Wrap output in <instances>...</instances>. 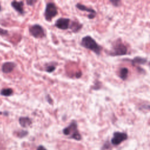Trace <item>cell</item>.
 Listing matches in <instances>:
<instances>
[{
	"label": "cell",
	"mask_w": 150,
	"mask_h": 150,
	"mask_svg": "<svg viewBox=\"0 0 150 150\" xmlns=\"http://www.w3.org/2000/svg\"><path fill=\"white\" fill-rule=\"evenodd\" d=\"M107 54L113 57L124 56L128 54V48L121 38H118L112 43L111 49Z\"/></svg>",
	"instance_id": "6da1fadb"
},
{
	"label": "cell",
	"mask_w": 150,
	"mask_h": 150,
	"mask_svg": "<svg viewBox=\"0 0 150 150\" xmlns=\"http://www.w3.org/2000/svg\"><path fill=\"white\" fill-rule=\"evenodd\" d=\"M81 45L85 49L92 51L97 56L100 55L103 50V47L90 35L83 37L81 42Z\"/></svg>",
	"instance_id": "7a4b0ae2"
},
{
	"label": "cell",
	"mask_w": 150,
	"mask_h": 150,
	"mask_svg": "<svg viewBox=\"0 0 150 150\" xmlns=\"http://www.w3.org/2000/svg\"><path fill=\"white\" fill-rule=\"evenodd\" d=\"M64 135L69 136L72 139L77 141L82 140V136L78 129V124L76 121H73L67 127L63 130Z\"/></svg>",
	"instance_id": "3957f363"
},
{
	"label": "cell",
	"mask_w": 150,
	"mask_h": 150,
	"mask_svg": "<svg viewBox=\"0 0 150 150\" xmlns=\"http://www.w3.org/2000/svg\"><path fill=\"white\" fill-rule=\"evenodd\" d=\"M58 14V9L56 4L53 3H48L46 5L44 12V17L45 20L48 22H51L53 18Z\"/></svg>",
	"instance_id": "277c9868"
},
{
	"label": "cell",
	"mask_w": 150,
	"mask_h": 150,
	"mask_svg": "<svg viewBox=\"0 0 150 150\" xmlns=\"http://www.w3.org/2000/svg\"><path fill=\"white\" fill-rule=\"evenodd\" d=\"M30 34L36 39H42L46 37V33L44 28L39 24H34L29 28Z\"/></svg>",
	"instance_id": "5b68a950"
},
{
	"label": "cell",
	"mask_w": 150,
	"mask_h": 150,
	"mask_svg": "<svg viewBox=\"0 0 150 150\" xmlns=\"http://www.w3.org/2000/svg\"><path fill=\"white\" fill-rule=\"evenodd\" d=\"M128 138V135L125 133L115 132L113 134V137L111 140V142L114 145H119L123 141H126Z\"/></svg>",
	"instance_id": "8992f818"
},
{
	"label": "cell",
	"mask_w": 150,
	"mask_h": 150,
	"mask_svg": "<svg viewBox=\"0 0 150 150\" xmlns=\"http://www.w3.org/2000/svg\"><path fill=\"white\" fill-rule=\"evenodd\" d=\"M70 19L67 18H59L55 23V26L61 30H67L69 28Z\"/></svg>",
	"instance_id": "52a82bcc"
},
{
	"label": "cell",
	"mask_w": 150,
	"mask_h": 150,
	"mask_svg": "<svg viewBox=\"0 0 150 150\" xmlns=\"http://www.w3.org/2000/svg\"><path fill=\"white\" fill-rule=\"evenodd\" d=\"M131 63L133 66L139 67V65H145L148 62V60L145 58L141 56H136L130 60Z\"/></svg>",
	"instance_id": "ba28073f"
},
{
	"label": "cell",
	"mask_w": 150,
	"mask_h": 150,
	"mask_svg": "<svg viewBox=\"0 0 150 150\" xmlns=\"http://www.w3.org/2000/svg\"><path fill=\"white\" fill-rule=\"evenodd\" d=\"M24 2L23 1H14L11 3V6L12 8L19 14L21 15H24L25 14V11L24 10Z\"/></svg>",
	"instance_id": "9c48e42d"
},
{
	"label": "cell",
	"mask_w": 150,
	"mask_h": 150,
	"mask_svg": "<svg viewBox=\"0 0 150 150\" xmlns=\"http://www.w3.org/2000/svg\"><path fill=\"white\" fill-rule=\"evenodd\" d=\"M17 65L12 62L4 63L2 66V71L4 73H10L15 68Z\"/></svg>",
	"instance_id": "30bf717a"
},
{
	"label": "cell",
	"mask_w": 150,
	"mask_h": 150,
	"mask_svg": "<svg viewBox=\"0 0 150 150\" xmlns=\"http://www.w3.org/2000/svg\"><path fill=\"white\" fill-rule=\"evenodd\" d=\"M83 26V25L82 24L79 23L76 21H72L71 24H70L69 29H70L74 33H78L82 29Z\"/></svg>",
	"instance_id": "8fae6325"
},
{
	"label": "cell",
	"mask_w": 150,
	"mask_h": 150,
	"mask_svg": "<svg viewBox=\"0 0 150 150\" xmlns=\"http://www.w3.org/2000/svg\"><path fill=\"white\" fill-rule=\"evenodd\" d=\"M76 7L80 11H85V12H89L90 14H94V15H96L97 12L96 11L91 8L88 7L86 6H84L81 3H77L76 5Z\"/></svg>",
	"instance_id": "7c38bea8"
},
{
	"label": "cell",
	"mask_w": 150,
	"mask_h": 150,
	"mask_svg": "<svg viewBox=\"0 0 150 150\" xmlns=\"http://www.w3.org/2000/svg\"><path fill=\"white\" fill-rule=\"evenodd\" d=\"M19 123L21 127L27 128L32 125V120L28 117H21L19 119Z\"/></svg>",
	"instance_id": "4fadbf2b"
},
{
	"label": "cell",
	"mask_w": 150,
	"mask_h": 150,
	"mask_svg": "<svg viewBox=\"0 0 150 150\" xmlns=\"http://www.w3.org/2000/svg\"><path fill=\"white\" fill-rule=\"evenodd\" d=\"M128 69L127 67H122L120 69L119 76L123 81H125L127 79L128 76Z\"/></svg>",
	"instance_id": "5bb4252c"
},
{
	"label": "cell",
	"mask_w": 150,
	"mask_h": 150,
	"mask_svg": "<svg viewBox=\"0 0 150 150\" xmlns=\"http://www.w3.org/2000/svg\"><path fill=\"white\" fill-rule=\"evenodd\" d=\"M57 63L56 62H50L48 63H47L45 65V71L51 73H53L55 71L56 67H57Z\"/></svg>",
	"instance_id": "9a60e30c"
},
{
	"label": "cell",
	"mask_w": 150,
	"mask_h": 150,
	"mask_svg": "<svg viewBox=\"0 0 150 150\" xmlns=\"http://www.w3.org/2000/svg\"><path fill=\"white\" fill-rule=\"evenodd\" d=\"M13 90L11 88H7V89H3L0 92V94L1 96H6V97H8L13 94Z\"/></svg>",
	"instance_id": "2e32d148"
},
{
	"label": "cell",
	"mask_w": 150,
	"mask_h": 150,
	"mask_svg": "<svg viewBox=\"0 0 150 150\" xmlns=\"http://www.w3.org/2000/svg\"><path fill=\"white\" fill-rule=\"evenodd\" d=\"M101 86H102L101 83H100L99 81H98L97 82H95L94 85H93V87L92 88V89L94 90H98L101 88Z\"/></svg>",
	"instance_id": "e0dca14e"
},
{
	"label": "cell",
	"mask_w": 150,
	"mask_h": 150,
	"mask_svg": "<svg viewBox=\"0 0 150 150\" xmlns=\"http://www.w3.org/2000/svg\"><path fill=\"white\" fill-rule=\"evenodd\" d=\"M28 132L27 131L21 130V131H19L17 133V135L19 138H23V137H25V136H26L28 135Z\"/></svg>",
	"instance_id": "ac0fdd59"
},
{
	"label": "cell",
	"mask_w": 150,
	"mask_h": 150,
	"mask_svg": "<svg viewBox=\"0 0 150 150\" xmlns=\"http://www.w3.org/2000/svg\"><path fill=\"white\" fill-rule=\"evenodd\" d=\"M109 2L116 7H119L121 6V1H115V0H112V1H109Z\"/></svg>",
	"instance_id": "d6986e66"
},
{
	"label": "cell",
	"mask_w": 150,
	"mask_h": 150,
	"mask_svg": "<svg viewBox=\"0 0 150 150\" xmlns=\"http://www.w3.org/2000/svg\"><path fill=\"white\" fill-rule=\"evenodd\" d=\"M7 35H8V31L0 28V35L4 36H7Z\"/></svg>",
	"instance_id": "ffe728a7"
},
{
	"label": "cell",
	"mask_w": 150,
	"mask_h": 150,
	"mask_svg": "<svg viewBox=\"0 0 150 150\" xmlns=\"http://www.w3.org/2000/svg\"><path fill=\"white\" fill-rule=\"evenodd\" d=\"M46 99H47V101L48 102V103L51 105H53V100L52 99L51 96L49 94H47L46 95Z\"/></svg>",
	"instance_id": "44dd1931"
},
{
	"label": "cell",
	"mask_w": 150,
	"mask_h": 150,
	"mask_svg": "<svg viewBox=\"0 0 150 150\" xmlns=\"http://www.w3.org/2000/svg\"><path fill=\"white\" fill-rule=\"evenodd\" d=\"M36 3H37V1H33V0H28V1H26V4L29 6H33Z\"/></svg>",
	"instance_id": "7402d4cb"
},
{
	"label": "cell",
	"mask_w": 150,
	"mask_h": 150,
	"mask_svg": "<svg viewBox=\"0 0 150 150\" xmlns=\"http://www.w3.org/2000/svg\"><path fill=\"white\" fill-rule=\"evenodd\" d=\"M36 150H47L44 146L42 145H40L38 147V148H37Z\"/></svg>",
	"instance_id": "603a6c76"
},
{
	"label": "cell",
	"mask_w": 150,
	"mask_h": 150,
	"mask_svg": "<svg viewBox=\"0 0 150 150\" xmlns=\"http://www.w3.org/2000/svg\"><path fill=\"white\" fill-rule=\"evenodd\" d=\"M81 76H82V72H81V71H79L76 73V78H79L81 77Z\"/></svg>",
	"instance_id": "cb8c5ba5"
},
{
	"label": "cell",
	"mask_w": 150,
	"mask_h": 150,
	"mask_svg": "<svg viewBox=\"0 0 150 150\" xmlns=\"http://www.w3.org/2000/svg\"><path fill=\"white\" fill-rule=\"evenodd\" d=\"M1 4H0V11H1Z\"/></svg>",
	"instance_id": "d4e9b609"
}]
</instances>
